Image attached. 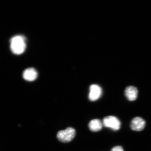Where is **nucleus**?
Wrapping results in <instances>:
<instances>
[{
  "instance_id": "nucleus-1",
  "label": "nucleus",
  "mask_w": 151,
  "mask_h": 151,
  "mask_svg": "<svg viewBox=\"0 0 151 151\" xmlns=\"http://www.w3.org/2000/svg\"><path fill=\"white\" fill-rule=\"evenodd\" d=\"M25 37L22 35H17L10 40V48L13 53L19 55L25 51L26 45Z\"/></svg>"
},
{
  "instance_id": "nucleus-2",
  "label": "nucleus",
  "mask_w": 151,
  "mask_h": 151,
  "mask_svg": "<svg viewBox=\"0 0 151 151\" xmlns=\"http://www.w3.org/2000/svg\"><path fill=\"white\" fill-rule=\"evenodd\" d=\"M75 130L72 127H69L65 130L58 132L57 137L60 142L63 143L70 142L75 136Z\"/></svg>"
},
{
  "instance_id": "nucleus-3",
  "label": "nucleus",
  "mask_w": 151,
  "mask_h": 151,
  "mask_svg": "<svg viewBox=\"0 0 151 151\" xmlns=\"http://www.w3.org/2000/svg\"><path fill=\"white\" fill-rule=\"evenodd\" d=\"M103 124L105 127L110 128L114 131H118L120 129L121 123L120 121L116 117L109 116L103 119Z\"/></svg>"
},
{
  "instance_id": "nucleus-4",
  "label": "nucleus",
  "mask_w": 151,
  "mask_h": 151,
  "mask_svg": "<svg viewBox=\"0 0 151 151\" xmlns=\"http://www.w3.org/2000/svg\"><path fill=\"white\" fill-rule=\"evenodd\" d=\"M90 90L88 98L91 101H96L101 97L102 93V89L98 85H91L90 86Z\"/></svg>"
},
{
  "instance_id": "nucleus-5",
  "label": "nucleus",
  "mask_w": 151,
  "mask_h": 151,
  "mask_svg": "<svg viewBox=\"0 0 151 151\" xmlns=\"http://www.w3.org/2000/svg\"><path fill=\"white\" fill-rule=\"evenodd\" d=\"M146 124V122L143 119L139 117H137L132 120L131 127L134 131H140L144 129Z\"/></svg>"
},
{
  "instance_id": "nucleus-6",
  "label": "nucleus",
  "mask_w": 151,
  "mask_h": 151,
  "mask_svg": "<svg viewBox=\"0 0 151 151\" xmlns=\"http://www.w3.org/2000/svg\"><path fill=\"white\" fill-rule=\"evenodd\" d=\"M37 73L34 68H29L25 70L23 73V78L28 81H33L37 79Z\"/></svg>"
},
{
  "instance_id": "nucleus-7",
  "label": "nucleus",
  "mask_w": 151,
  "mask_h": 151,
  "mask_svg": "<svg viewBox=\"0 0 151 151\" xmlns=\"http://www.w3.org/2000/svg\"><path fill=\"white\" fill-rule=\"evenodd\" d=\"M138 90L137 88L133 86H129L126 88L124 93L127 99L130 101H135L138 95Z\"/></svg>"
},
{
  "instance_id": "nucleus-8",
  "label": "nucleus",
  "mask_w": 151,
  "mask_h": 151,
  "mask_svg": "<svg viewBox=\"0 0 151 151\" xmlns=\"http://www.w3.org/2000/svg\"><path fill=\"white\" fill-rule=\"evenodd\" d=\"M88 127L91 131L92 132H98L101 129L102 124L101 120L96 119L91 121L88 124Z\"/></svg>"
},
{
  "instance_id": "nucleus-9",
  "label": "nucleus",
  "mask_w": 151,
  "mask_h": 151,
  "mask_svg": "<svg viewBox=\"0 0 151 151\" xmlns=\"http://www.w3.org/2000/svg\"><path fill=\"white\" fill-rule=\"evenodd\" d=\"M111 151H124L122 147L121 146H116L113 147Z\"/></svg>"
}]
</instances>
